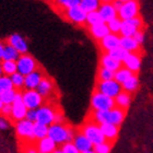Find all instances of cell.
Returning a JSON list of instances; mask_svg holds the SVG:
<instances>
[{
  "instance_id": "cell-2",
  "label": "cell",
  "mask_w": 153,
  "mask_h": 153,
  "mask_svg": "<svg viewBox=\"0 0 153 153\" xmlns=\"http://www.w3.org/2000/svg\"><path fill=\"white\" fill-rule=\"evenodd\" d=\"M76 131L67 124H53L48 128V137L57 146H64L65 143L72 142Z\"/></svg>"
},
{
  "instance_id": "cell-38",
  "label": "cell",
  "mask_w": 153,
  "mask_h": 153,
  "mask_svg": "<svg viewBox=\"0 0 153 153\" xmlns=\"http://www.w3.org/2000/svg\"><path fill=\"white\" fill-rule=\"evenodd\" d=\"M108 55L111 56V57L114 58L115 60H117V61H119V62H121V64H123V62H124V60L127 58L128 55H129V53L125 51L124 48L118 47V48H116V49H114V51H109Z\"/></svg>"
},
{
  "instance_id": "cell-52",
  "label": "cell",
  "mask_w": 153,
  "mask_h": 153,
  "mask_svg": "<svg viewBox=\"0 0 153 153\" xmlns=\"http://www.w3.org/2000/svg\"><path fill=\"white\" fill-rule=\"evenodd\" d=\"M3 107V103L1 102V100H0V112H1V109H2Z\"/></svg>"
},
{
  "instance_id": "cell-39",
  "label": "cell",
  "mask_w": 153,
  "mask_h": 153,
  "mask_svg": "<svg viewBox=\"0 0 153 153\" xmlns=\"http://www.w3.org/2000/svg\"><path fill=\"white\" fill-rule=\"evenodd\" d=\"M121 25H123V21L119 18H116V19L112 20L111 22L107 23L109 32L112 33V34H116V35H119L121 30Z\"/></svg>"
},
{
  "instance_id": "cell-41",
  "label": "cell",
  "mask_w": 153,
  "mask_h": 153,
  "mask_svg": "<svg viewBox=\"0 0 153 153\" xmlns=\"http://www.w3.org/2000/svg\"><path fill=\"white\" fill-rule=\"evenodd\" d=\"M112 147H113V143L111 142H103L101 144H97V146H94L93 147V150L95 151L96 153H109L111 150H112Z\"/></svg>"
},
{
  "instance_id": "cell-28",
  "label": "cell",
  "mask_w": 153,
  "mask_h": 153,
  "mask_svg": "<svg viewBox=\"0 0 153 153\" xmlns=\"http://www.w3.org/2000/svg\"><path fill=\"white\" fill-rule=\"evenodd\" d=\"M101 6V1L99 0H81L80 2V8L86 13L97 11Z\"/></svg>"
},
{
  "instance_id": "cell-30",
  "label": "cell",
  "mask_w": 153,
  "mask_h": 153,
  "mask_svg": "<svg viewBox=\"0 0 153 153\" xmlns=\"http://www.w3.org/2000/svg\"><path fill=\"white\" fill-rule=\"evenodd\" d=\"M134 74H132L130 70H128L127 68L121 67L119 70H117L115 72V78L114 79L117 81L119 84H124L128 79H130L131 76H134Z\"/></svg>"
},
{
  "instance_id": "cell-7",
  "label": "cell",
  "mask_w": 153,
  "mask_h": 153,
  "mask_svg": "<svg viewBox=\"0 0 153 153\" xmlns=\"http://www.w3.org/2000/svg\"><path fill=\"white\" fill-rule=\"evenodd\" d=\"M95 91H99L104 95L116 99L117 95H119L123 92L121 84L116 81V80H109V81H104V82H96Z\"/></svg>"
},
{
  "instance_id": "cell-10",
  "label": "cell",
  "mask_w": 153,
  "mask_h": 153,
  "mask_svg": "<svg viewBox=\"0 0 153 153\" xmlns=\"http://www.w3.org/2000/svg\"><path fill=\"white\" fill-rule=\"evenodd\" d=\"M23 103L27 109H38L44 105V97L36 90H24L22 92Z\"/></svg>"
},
{
  "instance_id": "cell-27",
  "label": "cell",
  "mask_w": 153,
  "mask_h": 153,
  "mask_svg": "<svg viewBox=\"0 0 153 153\" xmlns=\"http://www.w3.org/2000/svg\"><path fill=\"white\" fill-rule=\"evenodd\" d=\"M130 102H131V94H129V93H127V92H124V91H123L119 95H117V97L115 99L116 107H118V108H120V109H124V111H126V109L129 107Z\"/></svg>"
},
{
  "instance_id": "cell-11",
  "label": "cell",
  "mask_w": 153,
  "mask_h": 153,
  "mask_svg": "<svg viewBox=\"0 0 153 153\" xmlns=\"http://www.w3.org/2000/svg\"><path fill=\"white\" fill-rule=\"evenodd\" d=\"M143 27V21L140 16L134 18V19L123 21V25L120 30V36L121 37H134V34L142 30Z\"/></svg>"
},
{
  "instance_id": "cell-37",
  "label": "cell",
  "mask_w": 153,
  "mask_h": 153,
  "mask_svg": "<svg viewBox=\"0 0 153 153\" xmlns=\"http://www.w3.org/2000/svg\"><path fill=\"white\" fill-rule=\"evenodd\" d=\"M80 2H81V0H59L56 2V4L59 7V9L62 12L65 10H69L72 9V8H76V7H79Z\"/></svg>"
},
{
  "instance_id": "cell-19",
  "label": "cell",
  "mask_w": 153,
  "mask_h": 153,
  "mask_svg": "<svg viewBox=\"0 0 153 153\" xmlns=\"http://www.w3.org/2000/svg\"><path fill=\"white\" fill-rule=\"evenodd\" d=\"M7 44L14 47L21 55L27 54V44L25 39L19 34H12L11 36H9V38L7 39Z\"/></svg>"
},
{
  "instance_id": "cell-46",
  "label": "cell",
  "mask_w": 153,
  "mask_h": 153,
  "mask_svg": "<svg viewBox=\"0 0 153 153\" xmlns=\"http://www.w3.org/2000/svg\"><path fill=\"white\" fill-rule=\"evenodd\" d=\"M134 38L136 39V42H137L139 45L142 44V43H143V41H144V33H143V31H142V30L138 31V32L134 34Z\"/></svg>"
},
{
  "instance_id": "cell-23",
  "label": "cell",
  "mask_w": 153,
  "mask_h": 153,
  "mask_svg": "<svg viewBox=\"0 0 153 153\" xmlns=\"http://www.w3.org/2000/svg\"><path fill=\"white\" fill-rule=\"evenodd\" d=\"M101 127V130H102L104 137H105V140L107 142H111L113 143L118 137V134H119V127L118 126H115L112 124H102L100 125Z\"/></svg>"
},
{
  "instance_id": "cell-34",
  "label": "cell",
  "mask_w": 153,
  "mask_h": 153,
  "mask_svg": "<svg viewBox=\"0 0 153 153\" xmlns=\"http://www.w3.org/2000/svg\"><path fill=\"white\" fill-rule=\"evenodd\" d=\"M114 78H115V72L100 66L99 70H97V82H104V81L114 80Z\"/></svg>"
},
{
  "instance_id": "cell-3",
  "label": "cell",
  "mask_w": 153,
  "mask_h": 153,
  "mask_svg": "<svg viewBox=\"0 0 153 153\" xmlns=\"http://www.w3.org/2000/svg\"><path fill=\"white\" fill-rule=\"evenodd\" d=\"M79 130L91 141V143L93 146H97V144H101L106 141L105 137H104V134L101 130L100 125L90 120L88 118H86L85 123L79 128Z\"/></svg>"
},
{
  "instance_id": "cell-35",
  "label": "cell",
  "mask_w": 153,
  "mask_h": 153,
  "mask_svg": "<svg viewBox=\"0 0 153 153\" xmlns=\"http://www.w3.org/2000/svg\"><path fill=\"white\" fill-rule=\"evenodd\" d=\"M11 78V82L13 84V88L16 91H22V89H24V84H25V76H22L21 74L16 72L13 76H10Z\"/></svg>"
},
{
  "instance_id": "cell-40",
  "label": "cell",
  "mask_w": 153,
  "mask_h": 153,
  "mask_svg": "<svg viewBox=\"0 0 153 153\" xmlns=\"http://www.w3.org/2000/svg\"><path fill=\"white\" fill-rule=\"evenodd\" d=\"M12 89H14V88H13V84H12V82H11V78L7 76H1V78H0V94Z\"/></svg>"
},
{
  "instance_id": "cell-31",
  "label": "cell",
  "mask_w": 153,
  "mask_h": 153,
  "mask_svg": "<svg viewBox=\"0 0 153 153\" xmlns=\"http://www.w3.org/2000/svg\"><path fill=\"white\" fill-rule=\"evenodd\" d=\"M104 23L102 16H100L99 11H94V12H90L86 14V21L85 24L88 25V27L90 26H95L99 25V24H102Z\"/></svg>"
},
{
  "instance_id": "cell-47",
  "label": "cell",
  "mask_w": 153,
  "mask_h": 153,
  "mask_svg": "<svg viewBox=\"0 0 153 153\" xmlns=\"http://www.w3.org/2000/svg\"><path fill=\"white\" fill-rule=\"evenodd\" d=\"M8 127L9 126H8V121L6 118L0 117V129H7Z\"/></svg>"
},
{
  "instance_id": "cell-43",
  "label": "cell",
  "mask_w": 153,
  "mask_h": 153,
  "mask_svg": "<svg viewBox=\"0 0 153 153\" xmlns=\"http://www.w3.org/2000/svg\"><path fill=\"white\" fill-rule=\"evenodd\" d=\"M11 114H12V105L10 104H7V105H3L1 112H0V115L2 116L3 118H9L11 117Z\"/></svg>"
},
{
  "instance_id": "cell-12",
  "label": "cell",
  "mask_w": 153,
  "mask_h": 153,
  "mask_svg": "<svg viewBox=\"0 0 153 153\" xmlns=\"http://www.w3.org/2000/svg\"><path fill=\"white\" fill-rule=\"evenodd\" d=\"M65 16V19L69 21V22L76 24V25H84L86 21V14L88 13L84 12L81 8L79 7H76V8H72V9L69 10H65L62 11Z\"/></svg>"
},
{
  "instance_id": "cell-9",
  "label": "cell",
  "mask_w": 153,
  "mask_h": 153,
  "mask_svg": "<svg viewBox=\"0 0 153 153\" xmlns=\"http://www.w3.org/2000/svg\"><path fill=\"white\" fill-rule=\"evenodd\" d=\"M139 10H140V6L138 1H134V0L124 1L121 8L118 10V18L121 21H127V20L137 18L139 16Z\"/></svg>"
},
{
  "instance_id": "cell-18",
  "label": "cell",
  "mask_w": 153,
  "mask_h": 153,
  "mask_svg": "<svg viewBox=\"0 0 153 153\" xmlns=\"http://www.w3.org/2000/svg\"><path fill=\"white\" fill-rule=\"evenodd\" d=\"M123 67L127 68L132 74H136L140 70L141 67V56L140 53H132L127 56L123 62Z\"/></svg>"
},
{
  "instance_id": "cell-50",
  "label": "cell",
  "mask_w": 153,
  "mask_h": 153,
  "mask_svg": "<svg viewBox=\"0 0 153 153\" xmlns=\"http://www.w3.org/2000/svg\"><path fill=\"white\" fill-rule=\"evenodd\" d=\"M3 76V71H2V65H1V61H0V78Z\"/></svg>"
},
{
  "instance_id": "cell-22",
  "label": "cell",
  "mask_w": 153,
  "mask_h": 153,
  "mask_svg": "<svg viewBox=\"0 0 153 153\" xmlns=\"http://www.w3.org/2000/svg\"><path fill=\"white\" fill-rule=\"evenodd\" d=\"M100 66L103 68H106V69H108V70L113 71V72H116L123 67V64L115 60L114 58L111 57L108 54L103 53L102 56H101V59H100Z\"/></svg>"
},
{
  "instance_id": "cell-14",
  "label": "cell",
  "mask_w": 153,
  "mask_h": 153,
  "mask_svg": "<svg viewBox=\"0 0 153 153\" xmlns=\"http://www.w3.org/2000/svg\"><path fill=\"white\" fill-rule=\"evenodd\" d=\"M99 13L100 16H102L104 23L111 22L112 20L118 18V11L115 9L113 2H109V1H104V2H101V6L99 8Z\"/></svg>"
},
{
  "instance_id": "cell-44",
  "label": "cell",
  "mask_w": 153,
  "mask_h": 153,
  "mask_svg": "<svg viewBox=\"0 0 153 153\" xmlns=\"http://www.w3.org/2000/svg\"><path fill=\"white\" fill-rule=\"evenodd\" d=\"M36 118H37V109H29L27 111V114H26L25 119L26 120L31 121L33 124L36 123Z\"/></svg>"
},
{
  "instance_id": "cell-17",
  "label": "cell",
  "mask_w": 153,
  "mask_h": 153,
  "mask_svg": "<svg viewBox=\"0 0 153 153\" xmlns=\"http://www.w3.org/2000/svg\"><path fill=\"white\" fill-rule=\"evenodd\" d=\"M72 143L74 144V147L78 149V151H79L80 153H84V152H86V151L93 150V147H94V146L91 143V141H90L79 129H78V131H76V134H74Z\"/></svg>"
},
{
  "instance_id": "cell-32",
  "label": "cell",
  "mask_w": 153,
  "mask_h": 153,
  "mask_svg": "<svg viewBox=\"0 0 153 153\" xmlns=\"http://www.w3.org/2000/svg\"><path fill=\"white\" fill-rule=\"evenodd\" d=\"M2 65V71L3 76H11L14 74L18 72V66H16V61H1Z\"/></svg>"
},
{
  "instance_id": "cell-51",
  "label": "cell",
  "mask_w": 153,
  "mask_h": 153,
  "mask_svg": "<svg viewBox=\"0 0 153 153\" xmlns=\"http://www.w3.org/2000/svg\"><path fill=\"white\" fill-rule=\"evenodd\" d=\"M54 153H64V152H62V150H61L60 148H59V149H57V150L55 151V152H54Z\"/></svg>"
},
{
  "instance_id": "cell-5",
  "label": "cell",
  "mask_w": 153,
  "mask_h": 153,
  "mask_svg": "<svg viewBox=\"0 0 153 153\" xmlns=\"http://www.w3.org/2000/svg\"><path fill=\"white\" fill-rule=\"evenodd\" d=\"M16 131L18 138L24 143H32L35 142L34 137V124L31 121L23 119L16 123Z\"/></svg>"
},
{
  "instance_id": "cell-20",
  "label": "cell",
  "mask_w": 153,
  "mask_h": 153,
  "mask_svg": "<svg viewBox=\"0 0 153 153\" xmlns=\"http://www.w3.org/2000/svg\"><path fill=\"white\" fill-rule=\"evenodd\" d=\"M88 32L97 42H101L103 38L106 37L108 34H111L108 26L106 23H102V24H99V25L95 26H90V27H88Z\"/></svg>"
},
{
  "instance_id": "cell-1",
  "label": "cell",
  "mask_w": 153,
  "mask_h": 153,
  "mask_svg": "<svg viewBox=\"0 0 153 153\" xmlns=\"http://www.w3.org/2000/svg\"><path fill=\"white\" fill-rule=\"evenodd\" d=\"M125 116H126V111L115 107L111 111H105V112H93L92 111L88 119L94 121L97 125L112 124L119 127V125H121V123L124 121Z\"/></svg>"
},
{
  "instance_id": "cell-25",
  "label": "cell",
  "mask_w": 153,
  "mask_h": 153,
  "mask_svg": "<svg viewBox=\"0 0 153 153\" xmlns=\"http://www.w3.org/2000/svg\"><path fill=\"white\" fill-rule=\"evenodd\" d=\"M120 47L129 54L140 53V45L138 44L134 37H121L120 36Z\"/></svg>"
},
{
  "instance_id": "cell-45",
  "label": "cell",
  "mask_w": 153,
  "mask_h": 153,
  "mask_svg": "<svg viewBox=\"0 0 153 153\" xmlns=\"http://www.w3.org/2000/svg\"><path fill=\"white\" fill-rule=\"evenodd\" d=\"M54 124H65V117H64V114L61 112L60 108L57 109V112H56V115H55V121Z\"/></svg>"
},
{
  "instance_id": "cell-29",
  "label": "cell",
  "mask_w": 153,
  "mask_h": 153,
  "mask_svg": "<svg viewBox=\"0 0 153 153\" xmlns=\"http://www.w3.org/2000/svg\"><path fill=\"white\" fill-rule=\"evenodd\" d=\"M138 86H139V79H138V76H136V74H134L130 79H128L124 84H121L123 91L129 93V94L136 92L138 89Z\"/></svg>"
},
{
  "instance_id": "cell-42",
  "label": "cell",
  "mask_w": 153,
  "mask_h": 153,
  "mask_svg": "<svg viewBox=\"0 0 153 153\" xmlns=\"http://www.w3.org/2000/svg\"><path fill=\"white\" fill-rule=\"evenodd\" d=\"M60 149L62 150L64 153H80L78 151L76 147H74V144L72 142H68V143H65L64 146H61Z\"/></svg>"
},
{
  "instance_id": "cell-24",
  "label": "cell",
  "mask_w": 153,
  "mask_h": 153,
  "mask_svg": "<svg viewBox=\"0 0 153 153\" xmlns=\"http://www.w3.org/2000/svg\"><path fill=\"white\" fill-rule=\"evenodd\" d=\"M27 111H29V109L26 108V106L24 105V103L23 102L13 103L12 104V114H11L10 119H11L12 121H14V123L23 120V119H25Z\"/></svg>"
},
{
  "instance_id": "cell-13",
  "label": "cell",
  "mask_w": 153,
  "mask_h": 153,
  "mask_svg": "<svg viewBox=\"0 0 153 153\" xmlns=\"http://www.w3.org/2000/svg\"><path fill=\"white\" fill-rule=\"evenodd\" d=\"M47 76V74L44 71V69L39 67L36 71L30 74L29 76H25V84H24V89L25 90H36L42 82V80Z\"/></svg>"
},
{
  "instance_id": "cell-16",
  "label": "cell",
  "mask_w": 153,
  "mask_h": 153,
  "mask_svg": "<svg viewBox=\"0 0 153 153\" xmlns=\"http://www.w3.org/2000/svg\"><path fill=\"white\" fill-rule=\"evenodd\" d=\"M36 91L44 97V100H48V97H51L56 92V84H55L54 80L47 74L44 79L42 80V82L39 83Z\"/></svg>"
},
{
  "instance_id": "cell-15",
  "label": "cell",
  "mask_w": 153,
  "mask_h": 153,
  "mask_svg": "<svg viewBox=\"0 0 153 153\" xmlns=\"http://www.w3.org/2000/svg\"><path fill=\"white\" fill-rule=\"evenodd\" d=\"M99 45L103 53L108 54L109 51H114L116 48L120 47V35H116V34H108V35L104 37L101 42H99Z\"/></svg>"
},
{
  "instance_id": "cell-4",
  "label": "cell",
  "mask_w": 153,
  "mask_h": 153,
  "mask_svg": "<svg viewBox=\"0 0 153 153\" xmlns=\"http://www.w3.org/2000/svg\"><path fill=\"white\" fill-rule=\"evenodd\" d=\"M115 107H116V104L114 99L108 97L94 90L91 96V108L93 112H105V111H111Z\"/></svg>"
},
{
  "instance_id": "cell-33",
  "label": "cell",
  "mask_w": 153,
  "mask_h": 153,
  "mask_svg": "<svg viewBox=\"0 0 153 153\" xmlns=\"http://www.w3.org/2000/svg\"><path fill=\"white\" fill-rule=\"evenodd\" d=\"M48 126H44V125L34 124V137H35V142L38 140H42L44 138L48 137Z\"/></svg>"
},
{
  "instance_id": "cell-6",
  "label": "cell",
  "mask_w": 153,
  "mask_h": 153,
  "mask_svg": "<svg viewBox=\"0 0 153 153\" xmlns=\"http://www.w3.org/2000/svg\"><path fill=\"white\" fill-rule=\"evenodd\" d=\"M16 66H18V72L24 76H29L30 74L36 71L41 67L35 58L29 54L21 55L16 61Z\"/></svg>"
},
{
  "instance_id": "cell-26",
  "label": "cell",
  "mask_w": 153,
  "mask_h": 153,
  "mask_svg": "<svg viewBox=\"0 0 153 153\" xmlns=\"http://www.w3.org/2000/svg\"><path fill=\"white\" fill-rule=\"evenodd\" d=\"M21 54L16 51V48L12 47L9 44H4V49H3V57L2 60L4 61H18Z\"/></svg>"
},
{
  "instance_id": "cell-21",
  "label": "cell",
  "mask_w": 153,
  "mask_h": 153,
  "mask_svg": "<svg viewBox=\"0 0 153 153\" xmlns=\"http://www.w3.org/2000/svg\"><path fill=\"white\" fill-rule=\"evenodd\" d=\"M58 146L49 137H46L42 140L36 141L35 148L38 153H54L58 149Z\"/></svg>"
},
{
  "instance_id": "cell-48",
  "label": "cell",
  "mask_w": 153,
  "mask_h": 153,
  "mask_svg": "<svg viewBox=\"0 0 153 153\" xmlns=\"http://www.w3.org/2000/svg\"><path fill=\"white\" fill-rule=\"evenodd\" d=\"M4 42L0 41V61H2V57H3V49H4Z\"/></svg>"
},
{
  "instance_id": "cell-49",
  "label": "cell",
  "mask_w": 153,
  "mask_h": 153,
  "mask_svg": "<svg viewBox=\"0 0 153 153\" xmlns=\"http://www.w3.org/2000/svg\"><path fill=\"white\" fill-rule=\"evenodd\" d=\"M123 3H124V1H114V2H113V4H114L115 9H116L118 11V10H119L121 8Z\"/></svg>"
},
{
  "instance_id": "cell-8",
  "label": "cell",
  "mask_w": 153,
  "mask_h": 153,
  "mask_svg": "<svg viewBox=\"0 0 153 153\" xmlns=\"http://www.w3.org/2000/svg\"><path fill=\"white\" fill-rule=\"evenodd\" d=\"M56 107L51 105V103L44 104V105L37 109V118H36V123L44 126H51L55 121V115L57 112Z\"/></svg>"
},
{
  "instance_id": "cell-53",
  "label": "cell",
  "mask_w": 153,
  "mask_h": 153,
  "mask_svg": "<svg viewBox=\"0 0 153 153\" xmlns=\"http://www.w3.org/2000/svg\"><path fill=\"white\" fill-rule=\"evenodd\" d=\"M84 153H96L94 150H90V151H86V152H84Z\"/></svg>"
},
{
  "instance_id": "cell-36",
  "label": "cell",
  "mask_w": 153,
  "mask_h": 153,
  "mask_svg": "<svg viewBox=\"0 0 153 153\" xmlns=\"http://www.w3.org/2000/svg\"><path fill=\"white\" fill-rule=\"evenodd\" d=\"M16 93H18V91H16V89L9 90V91H6V92L1 93V94H0V100H1V102L3 103V105H7V104L12 105L13 102H14V100H16Z\"/></svg>"
}]
</instances>
